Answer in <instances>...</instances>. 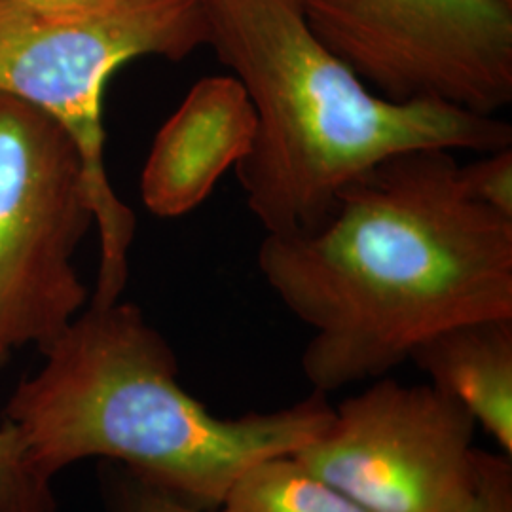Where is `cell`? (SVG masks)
Listing matches in <instances>:
<instances>
[{"label": "cell", "mask_w": 512, "mask_h": 512, "mask_svg": "<svg viewBox=\"0 0 512 512\" xmlns=\"http://www.w3.org/2000/svg\"><path fill=\"white\" fill-rule=\"evenodd\" d=\"M258 272L311 329L313 391L389 376L456 325L512 317V219L467 196L452 150L393 154L308 232L264 234Z\"/></svg>", "instance_id": "cell-1"}, {"label": "cell", "mask_w": 512, "mask_h": 512, "mask_svg": "<svg viewBox=\"0 0 512 512\" xmlns=\"http://www.w3.org/2000/svg\"><path fill=\"white\" fill-rule=\"evenodd\" d=\"M16 387L6 423L38 475L109 459L203 511L217 509L247 467L294 454L332 420L327 395L272 412L219 418L179 384L171 346L135 304H90Z\"/></svg>", "instance_id": "cell-2"}, {"label": "cell", "mask_w": 512, "mask_h": 512, "mask_svg": "<svg viewBox=\"0 0 512 512\" xmlns=\"http://www.w3.org/2000/svg\"><path fill=\"white\" fill-rule=\"evenodd\" d=\"M202 4L207 46L255 109V141L236 177L264 234L315 228L351 179L393 154L512 147L499 116L370 92L311 31L302 0Z\"/></svg>", "instance_id": "cell-3"}, {"label": "cell", "mask_w": 512, "mask_h": 512, "mask_svg": "<svg viewBox=\"0 0 512 512\" xmlns=\"http://www.w3.org/2000/svg\"><path fill=\"white\" fill-rule=\"evenodd\" d=\"M207 46L202 0H120L82 18H46L0 0V93L42 110L78 148L101 262L90 304L118 302L128 283L135 217L105 165L103 97L112 74L156 55L183 61Z\"/></svg>", "instance_id": "cell-4"}, {"label": "cell", "mask_w": 512, "mask_h": 512, "mask_svg": "<svg viewBox=\"0 0 512 512\" xmlns=\"http://www.w3.org/2000/svg\"><path fill=\"white\" fill-rule=\"evenodd\" d=\"M92 228L71 135L0 93V368L18 349L46 348L86 308L90 293L73 258Z\"/></svg>", "instance_id": "cell-5"}, {"label": "cell", "mask_w": 512, "mask_h": 512, "mask_svg": "<svg viewBox=\"0 0 512 512\" xmlns=\"http://www.w3.org/2000/svg\"><path fill=\"white\" fill-rule=\"evenodd\" d=\"M311 31L366 88L482 116L512 103V6L501 0H302Z\"/></svg>", "instance_id": "cell-6"}, {"label": "cell", "mask_w": 512, "mask_h": 512, "mask_svg": "<svg viewBox=\"0 0 512 512\" xmlns=\"http://www.w3.org/2000/svg\"><path fill=\"white\" fill-rule=\"evenodd\" d=\"M476 421L431 384L384 376L332 408L294 456L368 512H456L475 484Z\"/></svg>", "instance_id": "cell-7"}, {"label": "cell", "mask_w": 512, "mask_h": 512, "mask_svg": "<svg viewBox=\"0 0 512 512\" xmlns=\"http://www.w3.org/2000/svg\"><path fill=\"white\" fill-rule=\"evenodd\" d=\"M255 133V109L238 78L198 80L154 137L141 173L145 207L160 219L198 209L249 154Z\"/></svg>", "instance_id": "cell-8"}, {"label": "cell", "mask_w": 512, "mask_h": 512, "mask_svg": "<svg viewBox=\"0 0 512 512\" xmlns=\"http://www.w3.org/2000/svg\"><path fill=\"white\" fill-rule=\"evenodd\" d=\"M410 361L512 458V317L442 330L414 349Z\"/></svg>", "instance_id": "cell-9"}, {"label": "cell", "mask_w": 512, "mask_h": 512, "mask_svg": "<svg viewBox=\"0 0 512 512\" xmlns=\"http://www.w3.org/2000/svg\"><path fill=\"white\" fill-rule=\"evenodd\" d=\"M219 512H368L294 454L260 459L232 482Z\"/></svg>", "instance_id": "cell-10"}, {"label": "cell", "mask_w": 512, "mask_h": 512, "mask_svg": "<svg viewBox=\"0 0 512 512\" xmlns=\"http://www.w3.org/2000/svg\"><path fill=\"white\" fill-rule=\"evenodd\" d=\"M0 512H55L52 480L29 463L18 431L0 425Z\"/></svg>", "instance_id": "cell-11"}, {"label": "cell", "mask_w": 512, "mask_h": 512, "mask_svg": "<svg viewBox=\"0 0 512 512\" xmlns=\"http://www.w3.org/2000/svg\"><path fill=\"white\" fill-rule=\"evenodd\" d=\"M459 179L469 198L512 219V147L484 152L475 162L459 164Z\"/></svg>", "instance_id": "cell-12"}, {"label": "cell", "mask_w": 512, "mask_h": 512, "mask_svg": "<svg viewBox=\"0 0 512 512\" xmlns=\"http://www.w3.org/2000/svg\"><path fill=\"white\" fill-rule=\"evenodd\" d=\"M103 488L109 512H211L167 494L120 465L107 469Z\"/></svg>", "instance_id": "cell-13"}, {"label": "cell", "mask_w": 512, "mask_h": 512, "mask_svg": "<svg viewBox=\"0 0 512 512\" xmlns=\"http://www.w3.org/2000/svg\"><path fill=\"white\" fill-rule=\"evenodd\" d=\"M456 512H512V461L476 450L475 484Z\"/></svg>", "instance_id": "cell-14"}, {"label": "cell", "mask_w": 512, "mask_h": 512, "mask_svg": "<svg viewBox=\"0 0 512 512\" xmlns=\"http://www.w3.org/2000/svg\"><path fill=\"white\" fill-rule=\"evenodd\" d=\"M46 18H82L109 10L120 0H2Z\"/></svg>", "instance_id": "cell-15"}, {"label": "cell", "mask_w": 512, "mask_h": 512, "mask_svg": "<svg viewBox=\"0 0 512 512\" xmlns=\"http://www.w3.org/2000/svg\"><path fill=\"white\" fill-rule=\"evenodd\" d=\"M501 2H505V4H509V6H512V0H501Z\"/></svg>", "instance_id": "cell-16"}]
</instances>
